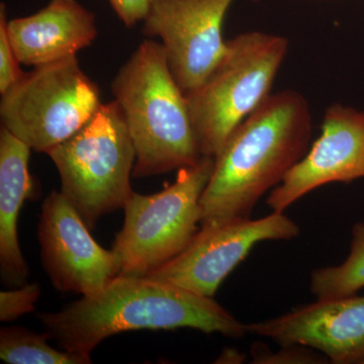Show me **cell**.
<instances>
[{"mask_svg": "<svg viewBox=\"0 0 364 364\" xmlns=\"http://www.w3.org/2000/svg\"><path fill=\"white\" fill-rule=\"evenodd\" d=\"M313 117L299 91L272 93L236 129L219 154L200 200V225L250 217L310 148Z\"/></svg>", "mask_w": 364, "mask_h": 364, "instance_id": "cell-1", "label": "cell"}, {"mask_svg": "<svg viewBox=\"0 0 364 364\" xmlns=\"http://www.w3.org/2000/svg\"><path fill=\"white\" fill-rule=\"evenodd\" d=\"M38 317L62 349L86 355L105 339L133 330L191 328L235 339L248 334L247 325L214 299L148 277L119 275L100 293Z\"/></svg>", "mask_w": 364, "mask_h": 364, "instance_id": "cell-2", "label": "cell"}, {"mask_svg": "<svg viewBox=\"0 0 364 364\" xmlns=\"http://www.w3.org/2000/svg\"><path fill=\"white\" fill-rule=\"evenodd\" d=\"M136 150L133 176H160L203 158L186 93L161 43L144 41L112 83Z\"/></svg>", "mask_w": 364, "mask_h": 364, "instance_id": "cell-3", "label": "cell"}, {"mask_svg": "<svg viewBox=\"0 0 364 364\" xmlns=\"http://www.w3.org/2000/svg\"><path fill=\"white\" fill-rule=\"evenodd\" d=\"M289 48L284 36L262 32L227 41L219 64L186 95L203 156H217L235 129L272 95Z\"/></svg>", "mask_w": 364, "mask_h": 364, "instance_id": "cell-4", "label": "cell"}, {"mask_svg": "<svg viewBox=\"0 0 364 364\" xmlns=\"http://www.w3.org/2000/svg\"><path fill=\"white\" fill-rule=\"evenodd\" d=\"M47 154L58 169L62 195L90 229L133 195L135 146L116 100L100 105L85 127Z\"/></svg>", "mask_w": 364, "mask_h": 364, "instance_id": "cell-5", "label": "cell"}, {"mask_svg": "<svg viewBox=\"0 0 364 364\" xmlns=\"http://www.w3.org/2000/svg\"><path fill=\"white\" fill-rule=\"evenodd\" d=\"M214 168L215 157L203 156L178 169L176 181L160 193H133L112 248L121 263L119 275L146 277L188 247L200 224V200Z\"/></svg>", "mask_w": 364, "mask_h": 364, "instance_id": "cell-6", "label": "cell"}, {"mask_svg": "<svg viewBox=\"0 0 364 364\" xmlns=\"http://www.w3.org/2000/svg\"><path fill=\"white\" fill-rule=\"evenodd\" d=\"M102 104L98 86L77 57H69L33 67L2 95L1 126L47 154L85 127Z\"/></svg>", "mask_w": 364, "mask_h": 364, "instance_id": "cell-7", "label": "cell"}, {"mask_svg": "<svg viewBox=\"0 0 364 364\" xmlns=\"http://www.w3.org/2000/svg\"><path fill=\"white\" fill-rule=\"evenodd\" d=\"M299 231L296 222L279 212L257 220L236 218L203 225L188 247L146 277L214 298L222 282L256 244L291 240Z\"/></svg>", "mask_w": 364, "mask_h": 364, "instance_id": "cell-8", "label": "cell"}, {"mask_svg": "<svg viewBox=\"0 0 364 364\" xmlns=\"http://www.w3.org/2000/svg\"><path fill=\"white\" fill-rule=\"evenodd\" d=\"M234 0H151L143 33L161 41L184 93L203 85L226 52L223 25Z\"/></svg>", "mask_w": 364, "mask_h": 364, "instance_id": "cell-9", "label": "cell"}, {"mask_svg": "<svg viewBox=\"0 0 364 364\" xmlns=\"http://www.w3.org/2000/svg\"><path fill=\"white\" fill-rule=\"evenodd\" d=\"M38 238L46 272L60 291L93 296L121 274L116 252L95 240L61 191H51L43 203Z\"/></svg>", "mask_w": 364, "mask_h": 364, "instance_id": "cell-10", "label": "cell"}, {"mask_svg": "<svg viewBox=\"0 0 364 364\" xmlns=\"http://www.w3.org/2000/svg\"><path fill=\"white\" fill-rule=\"evenodd\" d=\"M359 178H364V112L332 105L326 109L321 135L270 191L267 203L272 212L284 213L320 186Z\"/></svg>", "mask_w": 364, "mask_h": 364, "instance_id": "cell-11", "label": "cell"}, {"mask_svg": "<svg viewBox=\"0 0 364 364\" xmlns=\"http://www.w3.org/2000/svg\"><path fill=\"white\" fill-rule=\"evenodd\" d=\"M247 330L282 346L309 347L332 363L364 364V296L317 299Z\"/></svg>", "mask_w": 364, "mask_h": 364, "instance_id": "cell-12", "label": "cell"}, {"mask_svg": "<svg viewBox=\"0 0 364 364\" xmlns=\"http://www.w3.org/2000/svg\"><path fill=\"white\" fill-rule=\"evenodd\" d=\"M7 33L18 61L36 67L76 56L92 44L97 28L77 0H51L32 16L7 21Z\"/></svg>", "mask_w": 364, "mask_h": 364, "instance_id": "cell-13", "label": "cell"}, {"mask_svg": "<svg viewBox=\"0 0 364 364\" xmlns=\"http://www.w3.org/2000/svg\"><path fill=\"white\" fill-rule=\"evenodd\" d=\"M31 147L7 129H0V272L6 286L26 284L28 267L21 253L18 222L23 203L32 198L28 170Z\"/></svg>", "mask_w": 364, "mask_h": 364, "instance_id": "cell-14", "label": "cell"}, {"mask_svg": "<svg viewBox=\"0 0 364 364\" xmlns=\"http://www.w3.org/2000/svg\"><path fill=\"white\" fill-rule=\"evenodd\" d=\"M47 332L35 333L21 327L0 330V358L9 364H86L90 355L53 348Z\"/></svg>", "mask_w": 364, "mask_h": 364, "instance_id": "cell-15", "label": "cell"}, {"mask_svg": "<svg viewBox=\"0 0 364 364\" xmlns=\"http://www.w3.org/2000/svg\"><path fill=\"white\" fill-rule=\"evenodd\" d=\"M311 291L317 299L358 294L364 287V223L352 229L350 253L341 264L318 268L311 275Z\"/></svg>", "mask_w": 364, "mask_h": 364, "instance_id": "cell-16", "label": "cell"}, {"mask_svg": "<svg viewBox=\"0 0 364 364\" xmlns=\"http://www.w3.org/2000/svg\"><path fill=\"white\" fill-rule=\"evenodd\" d=\"M41 287L38 284H23L11 291L0 293V320L13 322L21 316L35 311L40 298Z\"/></svg>", "mask_w": 364, "mask_h": 364, "instance_id": "cell-17", "label": "cell"}, {"mask_svg": "<svg viewBox=\"0 0 364 364\" xmlns=\"http://www.w3.org/2000/svg\"><path fill=\"white\" fill-rule=\"evenodd\" d=\"M16 53L7 33L6 9L4 4L0 6V93H6L13 87L25 72L20 68Z\"/></svg>", "mask_w": 364, "mask_h": 364, "instance_id": "cell-18", "label": "cell"}, {"mask_svg": "<svg viewBox=\"0 0 364 364\" xmlns=\"http://www.w3.org/2000/svg\"><path fill=\"white\" fill-rule=\"evenodd\" d=\"M328 360L324 355H320L317 352L311 351L309 347L301 345H289L282 346V350L272 352L264 350V346H254L252 350V363H326Z\"/></svg>", "mask_w": 364, "mask_h": 364, "instance_id": "cell-19", "label": "cell"}, {"mask_svg": "<svg viewBox=\"0 0 364 364\" xmlns=\"http://www.w3.org/2000/svg\"><path fill=\"white\" fill-rule=\"evenodd\" d=\"M117 16L128 28H133L136 23L145 20L151 0H107Z\"/></svg>", "mask_w": 364, "mask_h": 364, "instance_id": "cell-20", "label": "cell"}, {"mask_svg": "<svg viewBox=\"0 0 364 364\" xmlns=\"http://www.w3.org/2000/svg\"><path fill=\"white\" fill-rule=\"evenodd\" d=\"M244 360V355L235 349H225L218 359V363H240Z\"/></svg>", "mask_w": 364, "mask_h": 364, "instance_id": "cell-21", "label": "cell"}, {"mask_svg": "<svg viewBox=\"0 0 364 364\" xmlns=\"http://www.w3.org/2000/svg\"><path fill=\"white\" fill-rule=\"evenodd\" d=\"M254 1H257V0H254Z\"/></svg>", "mask_w": 364, "mask_h": 364, "instance_id": "cell-22", "label": "cell"}]
</instances>
